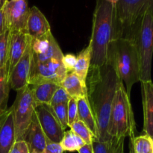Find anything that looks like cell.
I'll return each instance as SVG.
<instances>
[{
    "label": "cell",
    "mask_w": 153,
    "mask_h": 153,
    "mask_svg": "<svg viewBox=\"0 0 153 153\" xmlns=\"http://www.w3.org/2000/svg\"><path fill=\"white\" fill-rule=\"evenodd\" d=\"M52 113L55 115L58 121L61 123V126L64 130L68 126V117H67V103L65 104L55 105L50 106Z\"/></svg>",
    "instance_id": "83f0119b"
},
{
    "label": "cell",
    "mask_w": 153,
    "mask_h": 153,
    "mask_svg": "<svg viewBox=\"0 0 153 153\" xmlns=\"http://www.w3.org/2000/svg\"><path fill=\"white\" fill-rule=\"evenodd\" d=\"M61 86L71 98L78 100L81 97H87L86 83L82 82L74 72L67 73Z\"/></svg>",
    "instance_id": "d6986e66"
},
{
    "label": "cell",
    "mask_w": 153,
    "mask_h": 153,
    "mask_svg": "<svg viewBox=\"0 0 153 153\" xmlns=\"http://www.w3.org/2000/svg\"><path fill=\"white\" fill-rule=\"evenodd\" d=\"M124 140L125 138L119 139L115 153H124Z\"/></svg>",
    "instance_id": "e575fe53"
},
{
    "label": "cell",
    "mask_w": 153,
    "mask_h": 153,
    "mask_svg": "<svg viewBox=\"0 0 153 153\" xmlns=\"http://www.w3.org/2000/svg\"><path fill=\"white\" fill-rule=\"evenodd\" d=\"M1 115H0V120H1Z\"/></svg>",
    "instance_id": "60d3db41"
},
{
    "label": "cell",
    "mask_w": 153,
    "mask_h": 153,
    "mask_svg": "<svg viewBox=\"0 0 153 153\" xmlns=\"http://www.w3.org/2000/svg\"><path fill=\"white\" fill-rule=\"evenodd\" d=\"M10 1H19V0H10Z\"/></svg>",
    "instance_id": "ab89813d"
},
{
    "label": "cell",
    "mask_w": 153,
    "mask_h": 153,
    "mask_svg": "<svg viewBox=\"0 0 153 153\" xmlns=\"http://www.w3.org/2000/svg\"><path fill=\"white\" fill-rule=\"evenodd\" d=\"M71 97L69 96L67 91L64 89L61 86L57 89L55 93L54 94L53 97L51 101L50 106L55 105H60V104H65V103H68L69 100H70Z\"/></svg>",
    "instance_id": "f546056e"
},
{
    "label": "cell",
    "mask_w": 153,
    "mask_h": 153,
    "mask_svg": "<svg viewBox=\"0 0 153 153\" xmlns=\"http://www.w3.org/2000/svg\"><path fill=\"white\" fill-rule=\"evenodd\" d=\"M136 124L130 97L121 83L115 94L109 117L108 134L111 138L135 137Z\"/></svg>",
    "instance_id": "5b68a950"
},
{
    "label": "cell",
    "mask_w": 153,
    "mask_h": 153,
    "mask_svg": "<svg viewBox=\"0 0 153 153\" xmlns=\"http://www.w3.org/2000/svg\"><path fill=\"white\" fill-rule=\"evenodd\" d=\"M31 49L32 60L37 62H44L56 58H62L64 56L52 31L39 38H31Z\"/></svg>",
    "instance_id": "8fae6325"
},
{
    "label": "cell",
    "mask_w": 153,
    "mask_h": 153,
    "mask_svg": "<svg viewBox=\"0 0 153 153\" xmlns=\"http://www.w3.org/2000/svg\"><path fill=\"white\" fill-rule=\"evenodd\" d=\"M118 140L119 139L112 138L108 141L102 142L94 137L92 141L94 153H115Z\"/></svg>",
    "instance_id": "484cf974"
},
{
    "label": "cell",
    "mask_w": 153,
    "mask_h": 153,
    "mask_svg": "<svg viewBox=\"0 0 153 153\" xmlns=\"http://www.w3.org/2000/svg\"><path fill=\"white\" fill-rule=\"evenodd\" d=\"M31 38L24 31H10L9 46L8 74L25 53Z\"/></svg>",
    "instance_id": "4fadbf2b"
},
{
    "label": "cell",
    "mask_w": 153,
    "mask_h": 153,
    "mask_svg": "<svg viewBox=\"0 0 153 153\" xmlns=\"http://www.w3.org/2000/svg\"><path fill=\"white\" fill-rule=\"evenodd\" d=\"M16 141L13 109L10 107L1 116L0 153H9Z\"/></svg>",
    "instance_id": "5bb4252c"
},
{
    "label": "cell",
    "mask_w": 153,
    "mask_h": 153,
    "mask_svg": "<svg viewBox=\"0 0 153 153\" xmlns=\"http://www.w3.org/2000/svg\"><path fill=\"white\" fill-rule=\"evenodd\" d=\"M32 52L31 42L27 47L25 53L9 73V85L10 88L18 91L28 85L30 73H31Z\"/></svg>",
    "instance_id": "7c38bea8"
},
{
    "label": "cell",
    "mask_w": 153,
    "mask_h": 153,
    "mask_svg": "<svg viewBox=\"0 0 153 153\" xmlns=\"http://www.w3.org/2000/svg\"><path fill=\"white\" fill-rule=\"evenodd\" d=\"M46 135L34 112L24 140L28 143L30 152L42 153L46 146Z\"/></svg>",
    "instance_id": "e0dca14e"
},
{
    "label": "cell",
    "mask_w": 153,
    "mask_h": 153,
    "mask_svg": "<svg viewBox=\"0 0 153 153\" xmlns=\"http://www.w3.org/2000/svg\"><path fill=\"white\" fill-rule=\"evenodd\" d=\"M7 29V26H6L5 19H4V15L3 9H0V35L2 34L4 31Z\"/></svg>",
    "instance_id": "836d02e7"
},
{
    "label": "cell",
    "mask_w": 153,
    "mask_h": 153,
    "mask_svg": "<svg viewBox=\"0 0 153 153\" xmlns=\"http://www.w3.org/2000/svg\"><path fill=\"white\" fill-rule=\"evenodd\" d=\"M10 37V31L9 30H6L0 35V68L5 66L8 61Z\"/></svg>",
    "instance_id": "4316f807"
},
{
    "label": "cell",
    "mask_w": 153,
    "mask_h": 153,
    "mask_svg": "<svg viewBox=\"0 0 153 153\" xmlns=\"http://www.w3.org/2000/svg\"><path fill=\"white\" fill-rule=\"evenodd\" d=\"M16 92V97L11 106L14 120L16 141L24 140L25 139L36 107L29 85Z\"/></svg>",
    "instance_id": "52a82bcc"
},
{
    "label": "cell",
    "mask_w": 153,
    "mask_h": 153,
    "mask_svg": "<svg viewBox=\"0 0 153 153\" xmlns=\"http://www.w3.org/2000/svg\"><path fill=\"white\" fill-rule=\"evenodd\" d=\"M29 153H37V152H30Z\"/></svg>",
    "instance_id": "f35d334b"
},
{
    "label": "cell",
    "mask_w": 153,
    "mask_h": 153,
    "mask_svg": "<svg viewBox=\"0 0 153 153\" xmlns=\"http://www.w3.org/2000/svg\"><path fill=\"white\" fill-rule=\"evenodd\" d=\"M121 83L109 51L102 66L90 67L86 79L87 98L97 123L100 141L111 140L108 134L109 117L115 94Z\"/></svg>",
    "instance_id": "6da1fadb"
},
{
    "label": "cell",
    "mask_w": 153,
    "mask_h": 153,
    "mask_svg": "<svg viewBox=\"0 0 153 153\" xmlns=\"http://www.w3.org/2000/svg\"><path fill=\"white\" fill-rule=\"evenodd\" d=\"M51 32L47 19L36 6L30 8L26 25V33L31 38H39Z\"/></svg>",
    "instance_id": "9a60e30c"
},
{
    "label": "cell",
    "mask_w": 153,
    "mask_h": 153,
    "mask_svg": "<svg viewBox=\"0 0 153 153\" xmlns=\"http://www.w3.org/2000/svg\"><path fill=\"white\" fill-rule=\"evenodd\" d=\"M67 73L62 64V58H52L44 62L32 60L28 85L53 82L61 86Z\"/></svg>",
    "instance_id": "ba28073f"
},
{
    "label": "cell",
    "mask_w": 153,
    "mask_h": 153,
    "mask_svg": "<svg viewBox=\"0 0 153 153\" xmlns=\"http://www.w3.org/2000/svg\"><path fill=\"white\" fill-rule=\"evenodd\" d=\"M130 153H153V139L147 134L131 137Z\"/></svg>",
    "instance_id": "603a6c76"
},
{
    "label": "cell",
    "mask_w": 153,
    "mask_h": 153,
    "mask_svg": "<svg viewBox=\"0 0 153 153\" xmlns=\"http://www.w3.org/2000/svg\"><path fill=\"white\" fill-rule=\"evenodd\" d=\"M67 117H68V126L70 127L72 124L79 120L78 114V105L77 100L70 98L67 103Z\"/></svg>",
    "instance_id": "f1b7e54d"
},
{
    "label": "cell",
    "mask_w": 153,
    "mask_h": 153,
    "mask_svg": "<svg viewBox=\"0 0 153 153\" xmlns=\"http://www.w3.org/2000/svg\"><path fill=\"white\" fill-rule=\"evenodd\" d=\"M60 143H53L46 140V146L42 153H64Z\"/></svg>",
    "instance_id": "d6a6232c"
},
{
    "label": "cell",
    "mask_w": 153,
    "mask_h": 153,
    "mask_svg": "<svg viewBox=\"0 0 153 153\" xmlns=\"http://www.w3.org/2000/svg\"><path fill=\"white\" fill-rule=\"evenodd\" d=\"M141 83L143 110V131L153 139V83L152 81Z\"/></svg>",
    "instance_id": "2e32d148"
},
{
    "label": "cell",
    "mask_w": 153,
    "mask_h": 153,
    "mask_svg": "<svg viewBox=\"0 0 153 153\" xmlns=\"http://www.w3.org/2000/svg\"><path fill=\"white\" fill-rule=\"evenodd\" d=\"M70 129L81 137L86 144H92L94 134L90 128L80 120H78L70 126Z\"/></svg>",
    "instance_id": "d4e9b609"
},
{
    "label": "cell",
    "mask_w": 153,
    "mask_h": 153,
    "mask_svg": "<svg viewBox=\"0 0 153 153\" xmlns=\"http://www.w3.org/2000/svg\"><path fill=\"white\" fill-rule=\"evenodd\" d=\"M60 144L64 152H78L86 143L79 136L70 129L69 131H64V136Z\"/></svg>",
    "instance_id": "cb8c5ba5"
},
{
    "label": "cell",
    "mask_w": 153,
    "mask_h": 153,
    "mask_svg": "<svg viewBox=\"0 0 153 153\" xmlns=\"http://www.w3.org/2000/svg\"><path fill=\"white\" fill-rule=\"evenodd\" d=\"M76 63V56L73 54H67L63 56L62 64L65 68L67 73L73 72L74 70L75 65Z\"/></svg>",
    "instance_id": "4dcf8cb0"
},
{
    "label": "cell",
    "mask_w": 153,
    "mask_h": 153,
    "mask_svg": "<svg viewBox=\"0 0 153 153\" xmlns=\"http://www.w3.org/2000/svg\"><path fill=\"white\" fill-rule=\"evenodd\" d=\"M77 105L79 120H82L90 128L96 138L99 139V130L97 128V123L87 97L78 99Z\"/></svg>",
    "instance_id": "ffe728a7"
},
{
    "label": "cell",
    "mask_w": 153,
    "mask_h": 153,
    "mask_svg": "<svg viewBox=\"0 0 153 153\" xmlns=\"http://www.w3.org/2000/svg\"><path fill=\"white\" fill-rule=\"evenodd\" d=\"M36 106L38 105H50L54 94L60 85L53 82H44L34 85H29Z\"/></svg>",
    "instance_id": "ac0fdd59"
},
{
    "label": "cell",
    "mask_w": 153,
    "mask_h": 153,
    "mask_svg": "<svg viewBox=\"0 0 153 153\" xmlns=\"http://www.w3.org/2000/svg\"><path fill=\"white\" fill-rule=\"evenodd\" d=\"M7 1L8 0H0V9H2L4 7V4H6Z\"/></svg>",
    "instance_id": "8d00e7d4"
},
{
    "label": "cell",
    "mask_w": 153,
    "mask_h": 153,
    "mask_svg": "<svg viewBox=\"0 0 153 153\" xmlns=\"http://www.w3.org/2000/svg\"><path fill=\"white\" fill-rule=\"evenodd\" d=\"M8 67L7 64L0 68V115L3 114L7 110L9 91Z\"/></svg>",
    "instance_id": "7402d4cb"
},
{
    "label": "cell",
    "mask_w": 153,
    "mask_h": 153,
    "mask_svg": "<svg viewBox=\"0 0 153 153\" xmlns=\"http://www.w3.org/2000/svg\"><path fill=\"white\" fill-rule=\"evenodd\" d=\"M134 42L137 45L140 60V82L152 81L153 55V10L149 9L143 16L136 33Z\"/></svg>",
    "instance_id": "8992f818"
},
{
    "label": "cell",
    "mask_w": 153,
    "mask_h": 153,
    "mask_svg": "<svg viewBox=\"0 0 153 153\" xmlns=\"http://www.w3.org/2000/svg\"><path fill=\"white\" fill-rule=\"evenodd\" d=\"M114 8L107 0H96L93 17L91 67H101L107 61L109 45L113 40Z\"/></svg>",
    "instance_id": "7a4b0ae2"
},
{
    "label": "cell",
    "mask_w": 153,
    "mask_h": 153,
    "mask_svg": "<svg viewBox=\"0 0 153 153\" xmlns=\"http://www.w3.org/2000/svg\"><path fill=\"white\" fill-rule=\"evenodd\" d=\"M34 112L46 139L53 143H61L65 131L53 114L49 105H38L35 107Z\"/></svg>",
    "instance_id": "30bf717a"
},
{
    "label": "cell",
    "mask_w": 153,
    "mask_h": 153,
    "mask_svg": "<svg viewBox=\"0 0 153 153\" xmlns=\"http://www.w3.org/2000/svg\"><path fill=\"white\" fill-rule=\"evenodd\" d=\"M153 10V0H118L114 8L113 39L134 40L143 16Z\"/></svg>",
    "instance_id": "277c9868"
},
{
    "label": "cell",
    "mask_w": 153,
    "mask_h": 153,
    "mask_svg": "<svg viewBox=\"0 0 153 153\" xmlns=\"http://www.w3.org/2000/svg\"><path fill=\"white\" fill-rule=\"evenodd\" d=\"M108 1L109 3H111V4H112V5L114 6V7H116L117 5V3L118 0H107Z\"/></svg>",
    "instance_id": "74e56055"
},
{
    "label": "cell",
    "mask_w": 153,
    "mask_h": 153,
    "mask_svg": "<svg viewBox=\"0 0 153 153\" xmlns=\"http://www.w3.org/2000/svg\"><path fill=\"white\" fill-rule=\"evenodd\" d=\"M2 9L7 29L10 31H24L26 33L27 21L30 11L26 0H8Z\"/></svg>",
    "instance_id": "9c48e42d"
},
{
    "label": "cell",
    "mask_w": 153,
    "mask_h": 153,
    "mask_svg": "<svg viewBox=\"0 0 153 153\" xmlns=\"http://www.w3.org/2000/svg\"><path fill=\"white\" fill-rule=\"evenodd\" d=\"M28 143L25 140H16L13 143L9 153H29Z\"/></svg>",
    "instance_id": "1f68e13d"
},
{
    "label": "cell",
    "mask_w": 153,
    "mask_h": 153,
    "mask_svg": "<svg viewBox=\"0 0 153 153\" xmlns=\"http://www.w3.org/2000/svg\"><path fill=\"white\" fill-rule=\"evenodd\" d=\"M79 153H94L92 148V144H85L82 146L79 151Z\"/></svg>",
    "instance_id": "d590c367"
},
{
    "label": "cell",
    "mask_w": 153,
    "mask_h": 153,
    "mask_svg": "<svg viewBox=\"0 0 153 153\" xmlns=\"http://www.w3.org/2000/svg\"><path fill=\"white\" fill-rule=\"evenodd\" d=\"M112 55L118 76L125 84L126 91L131 96L132 86L140 82V60L137 45L134 40L126 38L113 39L108 47Z\"/></svg>",
    "instance_id": "3957f363"
},
{
    "label": "cell",
    "mask_w": 153,
    "mask_h": 153,
    "mask_svg": "<svg viewBox=\"0 0 153 153\" xmlns=\"http://www.w3.org/2000/svg\"><path fill=\"white\" fill-rule=\"evenodd\" d=\"M91 48L90 44L85 49L81 51L76 56V63L75 65L74 72L83 82L86 83L88 72L91 67Z\"/></svg>",
    "instance_id": "44dd1931"
}]
</instances>
